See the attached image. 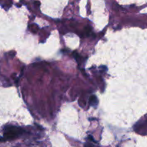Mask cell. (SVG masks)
I'll list each match as a JSON object with an SVG mask.
<instances>
[{
  "label": "cell",
  "mask_w": 147,
  "mask_h": 147,
  "mask_svg": "<svg viewBox=\"0 0 147 147\" xmlns=\"http://www.w3.org/2000/svg\"><path fill=\"white\" fill-rule=\"evenodd\" d=\"M24 131L22 128L16 126H7L3 130L2 136H0V142H6L18 139L24 134Z\"/></svg>",
  "instance_id": "cell-1"
},
{
  "label": "cell",
  "mask_w": 147,
  "mask_h": 147,
  "mask_svg": "<svg viewBox=\"0 0 147 147\" xmlns=\"http://www.w3.org/2000/svg\"><path fill=\"white\" fill-rule=\"evenodd\" d=\"M90 104L93 105V106H96V105H97V98H96L94 96H91L90 98Z\"/></svg>",
  "instance_id": "cell-2"
},
{
  "label": "cell",
  "mask_w": 147,
  "mask_h": 147,
  "mask_svg": "<svg viewBox=\"0 0 147 147\" xmlns=\"http://www.w3.org/2000/svg\"><path fill=\"white\" fill-rule=\"evenodd\" d=\"M84 147H94V146L93 145V144L91 143V142H87V143H86L84 144Z\"/></svg>",
  "instance_id": "cell-3"
}]
</instances>
